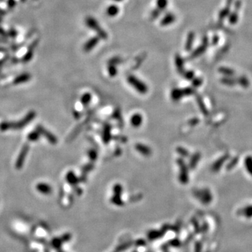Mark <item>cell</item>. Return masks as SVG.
<instances>
[{
	"mask_svg": "<svg viewBox=\"0 0 252 252\" xmlns=\"http://www.w3.org/2000/svg\"><path fill=\"white\" fill-rule=\"evenodd\" d=\"M238 84L244 88H247L249 85V81L245 77H240L238 80Z\"/></svg>",
	"mask_w": 252,
	"mask_h": 252,
	"instance_id": "obj_27",
	"label": "cell"
},
{
	"mask_svg": "<svg viewBox=\"0 0 252 252\" xmlns=\"http://www.w3.org/2000/svg\"><path fill=\"white\" fill-rule=\"evenodd\" d=\"M103 139L105 143H108L110 139V127L109 125H107L104 129V135H103Z\"/></svg>",
	"mask_w": 252,
	"mask_h": 252,
	"instance_id": "obj_26",
	"label": "cell"
},
{
	"mask_svg": "<svg viewBox=\"0 0 252 252\" xmlns=\"http://www.w3.org/2000/svg\"><path fill=\"white\" fill-rule=\"evenodd\" d=\"M183 76L186 79L192 80L194 79V72L192 71H186L183 72Z\"/></svg>",
	"mask_w": 252,
	"mask_h": 252,
	"instance_id": "obj_34",
	"label": "cell"
},
{
	"mask_svg": "<svg viewBox=\"0 0 252 252\" xmlns=\"http://www.w3.org/2000/svg\"><path fill=\"white\" fill-rule=\"evenodd\" d=\"M39 134L37 132H32L29 135V139L30 141H37L39 139Z\"/></svg>",
	"mask_w": 252,
	"mask_h": 252,
	"instance_id": "obj_35",
	"label": "cell"
},
{
	"mask_svg": "<svg viewBox=\"0 0 252 252\" xmlns=\"http://www.w3.org/2000/svg\"><path fill=\"white\" fill-rule=\"evenodd\" d=\"M37 129H38V130H39V132L41 133V134L44 135V136H46V137L48 139V140H49L50 143L55 144L57 142L56 137H55L53 135H52L51 133L48 132V131L45 130L44 128H43L41 126H38Z\"/></svg>",
	"mask_w": 252,
	"mask_h": 252,
	"instance_id": "obj_6",
	"label": "cell"
},
{
	"mask_svg": "<svg viewBox=\"0 0 252 252\" xmlns=\"http://www.w3.org/2000/svg\"><path fill=\"white\" fill-rule=\"evenodd\" d=\"M175 20L176 18L175 15L169 13V14H166L165 16H164L163 18L161 20L160 25H163V26H167V25L173 23V22L175 21Z\"/></svg>",
	"mask_w": 252,
	"mask_h": 252,
	"instance_id": "obj_8",
	"label": "cell"
},
{
	"mask_svg": "<svg viewBox=\"0 0 252 252\" xmlns=\"http://www.w3.org/2000/svg\"><path fill=\"white\" fill-rule=\"evenodd\" d=\"M221 82H222L223 84L232 86V85H234L236 84L237 81L235 79H233V78H231V77L230 78H229V77H224V78H223L222 79H221Z\"/></svg>",
	"mask_w": 252,
	"mask_h": 252,
	"instance_id": "obj_24",
	"label": "cell"
},
{
	"mask_svg": "<svg viewBox=\"0 0 252 252\" xmlns=\"http://www.w3.org/2000/svg\"><path fill=\"white\" fill-rule=\"evenodd\" d=\"M135 148L139 153H140L141 154L144 156H148L151 154V148L147 147V146L142 144H136Z\"/></svg>",
	"mask_w": 252,
	"mask_h": 252,
	"instance_id": "obj_7",
	"label": "cell"
},
{
	"mask_svg": "<svg viewBox=\"0 0 252 252\" xmlns=\"http://www.w3.org/2000/svg\"><path fill=\"white\" fill-rule=\"evenodd\" d=\"M175 65L178 72L180 74H183L184 69H183V60L179 55H176L175 56Z\"/></svg>",
	"mask_w": 252,
	"mask_h": 252,
	"instance_id": "obj_11",
	"label": "cell"
},
{
	"mask_svg": "<svg viewBox=\"0 0 252 252\" xmlns=\"http://www.w3.org/2000/svg\"><path fill=\"white\" fill-rule=\"evenodd\" d=\"M228 21L229 23L231 25H235L238 21V11H233L228 16Z\"/></svg>",
	"mask_w": 252,
	"mask_h": 252,
	"instance_id": "obj_20",
	"label": "cell"
},
{
	"mask_svg": "<svg viewBox=\"0 0 252 252\" xmlns=\"http://www.w3.org/2000/svg\"><path fill=\"white\" fill-rule=\"evenodd\" d=\"M118 12H119V8L116 5H110L107 9V15L111 17L116 16Z\"/></svg>",
	"mask_w": 252,
	"mask_h": 252,
	"instance_id": "obj_17",
	"label": "cell"
},
{
	"mask_svg": "<svg viewBox=\"0 0 252 252\" xmlns=\"http://www.w3.org/2000/svg\"><path fill=\"white\" fill-rule=\"evenodd\" d=\"M207 46L206 45H204L202 44V45H200V46H198L197 49H196L192 53V54L191 55V59H193V58H195V57H198L199 55H202L203 53H204L205 51V50L207 49Z\"/></svg>",
	"mask_w": 252,
	"mask_h": 252,
	"instance_id": "obj_12",
	"label": "cell"
},
{
	"mask_svg": "<svg viewBox=\"0 0 252 252\" xmlns=\"http://www.w3.org/2000/svg\"><path fill=\"white\" fill-rule=\"evenodd\" d=\"M22 1H23V2H25V0H22Z\"/></svg>",
	"mask_w": 252,
	"mask_h": 252,
	"instance_id": "obj_46",
	"label": "cell"
},
{
	"mask_svg": "<svg viewBox=\"0 0 252 252\" xmlns=\"http://www.w3.org/2000/svg\"><path fill=\"white\" fill-rule=\"evenodd\" d=\"M229 14H230V8L226 6L225 8L221 10V11L219 12V19L220 20V21H222V20L225 19L227 16H228Z\"/></svg>",
	"mask_w": 252,
	"mask_h": 252,
	"instance_id": "obj_22",
	"label": "cell"
},
{
	"mask_svg": "<svg viewBox=\"0 0 252 252\" xmlns=\"http://www.w3.org/2000/svg\"><path fill=\"white\" fill-rule=\"evenodd\" d=\"M27 146L25 145V147L22 148L21 153L19 154L18 158V160L16 161V167L18 169L21 168L22 167V165H23L24 160L25 159V156H26L27 155Z\"/></svg>",
	"mask_w": 252,
	"mask_h": 252,
	"instance_id": "obj_5",
	"label": "cell"
},
{
	"mask_svg": "<svg viewBox=\"0 0 252 252\" xmlns=\"http://www.w3.org/2000/svg\"><path fill=\"white\" fill-rule=\"evenodd\" d=\"M200 159V153H196L194 154L192 157H191V159L190 160V164H189V167L191 169H194L195 167V166L197 165V164L198 163V161Z\"/></svg>",
	"mask_w": 252,
	"mask_h": 252,
	"instance_id": "obj_18",
	"label": "cell"
},
{
	"mask_svg": "<svg viewBox=\"0 0 252 252\" xmlns=\"http://www.w3.org/2000/svg\"><path fill=\"white\" fill-rule=\"evenodd\" d=\"M198 122V119H197V118H193V119H191L190 120V123H192V125H193L197 124Z\"/></svg>",
	"mask_w": 252,
	"mask_h": 252,
	"instance_id": "obj_44",
	"label": "cell"
},
{
	"mask_svg": "<svg viewBox=\"0 0 252 252\" xmlns=\"http://www.w3.org/2000/svg\"><path fill=\"white\" fill-rule=\"evenodd\" d=\"M202 83H203V80H202V79H200V78H195V79H193V84L194 86L198 87L202 84Z\"/></svg>",
	"mask_w": 252,
	"mask_h": 252,
	"instance_id": "obj_37",
	"label": "cell"
},
{
	"mask_svg": "<svg viewBox=\"0 0 252 252\" xmlns=\"http://www.w3.org/2000/svg\"><path fill=\"white\" fill-rule=\"evenodd\" d=\"M89 156H90V158H91L92 160H96V158H97V153H96V151H95L94 150H91L89 152Z\"/></svg>",
	"mask_w": 252,
	"mask_h": 252,
	"instance_id": "obj_38",
	"label": "cell"
},
{
	"mask_svg": "<svg viewBox=\"0 0 252 252\" xmlns=\"http://www.w3.org/2000/svg\"><path fill=\"white\" fill-rule=\"evenodd\" d=\"M176 151H177V153H179V154L181 156H183V157H187V156L189 155L188 151L182 147L177 148Z\"/></svg>",
	"mask_w": 252,
	"mask_h": 252,
	"instance_id": "obj_32",
	"label": "cell"
},
{
	"mask_svg": "<svg viewBox=\"0 0 252 252\" xmlns=\"http://www.w3.org/2000/svg\"><path fill=\"white\" fill-rule=\"evenodd\" d=\"M219 72L222 74L223 75L226 76V77H233V76L235 74V72L233 71L232 69L228 67H221L219 69Z\"/></svg>",
	"mask_w": 252,
	"mask_h": 252,
	"instance_id": "obj_19",
	"label": "cell"
},
{
	"mask_svg": "<svg viewBox=\"0 0 252 252\" xmlns=\"http://www.w3.org/2000/svg\"><path fill=\"white\" fill-rule=\"evenodd\" d=\"M219 41V37L218 36H216V35H215V36H214V37H213V39H212L213 44L216 45V44H218Z\"/></svg>",
	"mask_w": 252,
	"mask_h": 252,
	"instance_id": "obj_42",
	"label": "cell"
},
{
	"mask_svg": "<svg viewBox=\"0 0 252 252\" xmlns=\"http://www.w3.org/2000/svg\"><path fill=\"white\" fill-rule=\"evenodd\" d=\"M183 95H184V96H188V95H192L193 93V89L191 88H185V89H183Z\"/></svg>",
	"mask_w": 252,
	"mask_h": 252,
	"instance_id": "obj_36",
	"label": "cell"
},
{
	"mask_svg": "<svg viewBox=\"0 0 252 252\" xmlns=\"http://www.w3.org/2000/svg\"><path fill=\"white\" fill-rule=\"evenodd\" d=\"M237 162H238V158H235V159H233V160H232L231 163H230V164L227 166V167H228V170L229 169H232L234 167V166H235Z\"/></svg>",
	"mask_w": 252,
	"mask_h": 252,
	"instance_id": "obj_39",
	"label": "cell"
},
{
	"mask_svg": "<svg viewBox=\"0 0 252 252\" xmlns=\"http://www.w3.org/2000/svg\"><path fill=\"white\" fill-rule=\"evenodd\" d=\"M90 100H91V95L90 93H85L81 97L82 104L85 106L88 105L90 103Z\"/></svg>",
	"mask_w": 252,
	"mask_h": 252,
	"instance_id": "obj_29",
	"label": "cell"
},
{
	"mask_svg": "<svg viewBox=\"0 0 252 252\" xmlns=\"http://www.w3.org/2000/svg\"><path fill=\"white\" fill-rule=\"evenodd\" d=\"M30 76L29 74H23L16 78L14 83L15 84H21V83H23L27 81H28L30 79Z\"/></svg>",
	"mask_w": 252,
	"mask_h": 252,
	"instance_id": "obj_23",
	"label": "cell"
},
{
	"mask_svg": "<svg viewBox=\"0 0 252 252\" xmlns=\"http://www.w3.org/2000/svg\"><path fill=\"white\" fill-rule=\"evenodd\" d=\"M67 180L69 181L70 183H72V184H75L78 181V179L76 175L74 174V172H69V173L67 175Z\"/></svg>",
	"mask_w": 252,
	"mask_h": 252,
	"instance_id": "obj_25",
	"label": "cell"
},
{
	"mask_svg": "<svg viewBox=\"0 0 252 252\" xmlns=\"http://www.w3.org/2000/svg\"><path fill=\"white\" fill-rule=\"evenodd\" d=\"M100 39L98 37H94L91 38V39L88 40L84 46V50L85 52H89L93 48H95L97 46V44L99 42Z\"/></svg>",
	"mask_w": 252,
	"mask_h": 252,
	"instance_id": "obj_4",
	"label": "cell"
},
{
	"mask_svg": "<svg viewBox=\"0 0 252 252\" xmlns=\"http://www.w3.org/2000/svg\"><path fill=\"white\" fill-rule=\"evenodd\" d=\"M227 158H228L227 156H225L221 157V158H219L218 160H216V163H214L212 165V167H211V170H212V171H214V172H217L218 170H220L221 167L222 166L223 163L226 160Z\"/></svg>",
	"mask_w": 252,
	"mask_h": 252,
	"instance_id": "obj_15",
	"label": "cell"
},
{
	"mask_svg": "<svg viewBox=\"0 0 252 252\" xmlns=\"http://www.w3.org/2000/svg\"><path fill=\"white\" fill-rule=\"evenodd\" d=\"M183 96H184L183 95V90L181 89H174L172 90V93H171V97H172V100L175 101H179L180 99L182 98Z\"/></svg>",
	"mask_w": 252,
	"mask_h": 252,
	"instance_id": "obj_13",
	"label": "cell"
},
{
	"mask_svg": "<svg viewBox=\"0 0 252 252\" xmlns=\"http://www.w3.org/2000/svg\"><path fill=\"white\" fill-rule=\"evenodd\" d=\"M239 214L246 216L247 218L252 217V205L246 207L238 211Z\"/></svg>",
	"mask_w": 252,
	"mask_h": 252,
	"instance_id": "obj_16",
	"label": "cell"
},
{
	"mask_svg": "<svg viewBox=\"0 0 252 252\" xmlns=\"http://www.w3.org/2000/svg\"><path fill=\"white\" fill-rule=\"evenodd\" d=\"M128 82L129 83L130 85L136 89L137 92L142 94H145L148 92V87L144 83L142 82V81L140 80L135 76L130 75L128 77Z\"/></svg>",
	"mask_w": 252,
	"mask_h": 252,
	"instance_id": "obj_2",
	"label": "cell"
},
{
	"mask_svg": "<svg viewBox=\"0 0 252 252\" xmlns=\"http://www.w3.org/2000/svg\"><path fill=\"white\" fill-rule=\"evenodd\" d=\"M85 24L89 28L94 30L97 33L99 37L102 38V39H107V33L106 32L102 27L100 26L99 23H98L96 20L93 18L92 17H88L85 19Z\"/></svg>",
	"mask_w": 252,
	"mask_h": 252,
	"instance_id": "obj_1",
	"label": "cell"
},
{
	"mask_svg": "<svg viewBox=\"0 0 252 252\" xmlns=\"http://www.w3.org/2000/svg\"><path fill=\"white\" fill-rule=\"evenodd\" d=\"M37 189L38 191L41 192L44 194H49L51 192V187L50 186H49L46 183H41L37 184Z\"/></svg>",
	"mask_w": 252,
	"mask_h": 252,
	"instance_id": "obj_14",
	"label": "cell"
},
{
	"mask_svg": "<svg viewBox=\"0 0 252 252\" xmlns=\"http://www.w3.org/2000/svg\"><path fill=\"white\" fill-rule=\"evenodd\" d=\"M8 5L9 8H14L15 5H16V1L15 0H9Z\"/></svg>",
	"mask_w": 252,
	"mask_h": 252,
	"instance_id": "obj_41",
	"label": "cell"
},
{
	"mask_svg": "<svg viewBox=\"0 0 252 252\" xmlns=\"http://www.w3.org/2000/svg\"><path fill=\"white\" fill-rule=\"evenodd\" d=\"M244 165H245L246 169L247 170L248 172L252 176V157L251 156H248L244 160Z\"/></svg>",
	"mask_w": 252,
	"mask_h": 252,
	"instance_id": "obj_21",
	"label": "cell"
},
{
	"mask_svg": "<svg viewBox=\"0 0 252 252\" xmlns=\"http://www.w3.org/2000/svg\"><path fill=\"white\" fill-rule=\"evenodd\" d=\"M198 102L199 106H200V109L202 111V112H203L205 115H207L208 114V112H207V110L206 107H205V104H204L203 100H201V99L198 98Z\"/></svg>",
	"mask_w": 252,
	"mask_h": 252,
	"instance_id": "obj_31",
	"label": "cell"
},
{
	"mask_svg": "<svg viewBox=\"0 0 252 252\" xmlns=\"http://www.w3.org/2000/svg\"><path fill=\"white\" fill-rule=\"evenodd\" d=\"M167 0H157L156 2V4H157L158 9H159L160 11H162V10L165 9L167 6Z\"/></svg>",
	"mask_w": 252,
	"mask_h": 252,
	"instance_id": "obj_28",
	"label": "cell"
},
{
	"mask_svg": "<svg viewBox=\"0 0 252 252\" xmlns=\"http://www.w3.org/2000/svg\"><path fill=\"white\" fill-rule=\"evenodd\" d=\"M241 4H242L241 2L239 1V0H237L235 3V11H239V9L241 8Z\"/></svg>",
	"mask_w": 252,
	"mask_h": 252,
	"instance_id": "obj_40",
	"label": "cell"
},
{
	"mask_svg": "<svg viewBox=\"0 0 252 252\" xmlns=\"http://www.w3.org/2000/svg\"><path fill=\"white\" fill-rule=\"evenodd\" d=\"M177 164L179 167V181L182 183H186L188 181V168L187 166L182 159L177 160Z\"/></svg>",
	"mask_w": 252,
	"mask_h": 252,
	"instance_id": "obj_3",
	"label": "cell"
},
{
	"mask_svg": "<svg viewBox=\"0 0 252 252\" xmlns=\"http://www.w3.org/2000/svg\"><path fill=\"white\" fill-rule=\"evenodd\" d=\"M233 0H226V6L227 7H229V8H230L232 3H233Z\"/></svg>",
	"mask_w": 252,
	"mask_h": 252,
	"instance_id": "obj_43",
	"label": "cell"
},
{
	"mask_svg": "<svg viewBox=\"0 0 252 252\" xmlns=\"http://www.w3.org/2000/svg\"><path fill=\"white\" fill-rule=\"evenodd\" d=\"M142 120L143 118L142 115L140 114V113H135V114H134L132 117H131L130 122L133 127L137 128L140 127V126L142 125Z\"/></svg>",
	"mask_w": 252,
	"mask_h": 252,
	"instance_id": "obj_9",
	"label": "cell"
},
{
	"mask_svg": "<svg viewBox=\"0 0 252 252\" xmlns=\"http://www.w3.org/2000/svg\"><path fill=\"white\" fill-rule=\"evenodd\" d=\"M108 71H109V74L111 77H114L117 74V69L113 65H109L108 67Z\"/></svg>",
	"mask_w": 252,
	"mask_h": 252,
	"instance_id": "obj_30",
	"label": "cell"
},
{
	"mask_svg": "<svg viewBox=\"0 0 252 252\" xmlns=\"http://www.w3.org/2000/svg\"><path fill=\"white\" fill-rule=\"evenodd\" d=\"M113 1H116V2H121L122 0H113Z\"/></svg>",
	"mask_w": 252,
	"mask_h": 252,
	"instance_id": "obj_45",
	"label": "cell"
},
{
	"mask_svg": "<svg viewBox=\"0 0 252 252\" xmlns=\"http://www.w3.org/2000/svg\"><path fill=\"white\" fill-rule=\"evenodd\" d=\"M160 12H161V11H160V10L158 9L153 10V11L151 12V19H152V20H155V19L157 18L160 16Z\"/></svg>",
	"mask_w": 252,
	"mask_h": 252,
	"instance_id": "obj_33",
	"label": "cell"
},
{
	"mask_svg": "<svg viewBox=\"0 0 252 252\" xmlns=\"http://www.w3.org/2000/svg\"><path fill=\"white\" fill-rule=\"evenodd\" d=\"M194 39H195V34H194V32H189L185 44V49L186 51H190V50L192 49Z\"/></svg>",
	"mask_w": 252,
	"mask_h": 252,
	"instance_id": "obj_10",
	"label": "cell"
}]
</instances>
